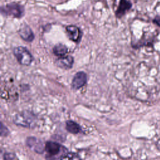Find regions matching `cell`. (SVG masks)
I'll return each instance as SVG.
<instances>
[{
  "mask_svg": "<svg viewBox=\"0 0 160 160\" xmlns=\"http://www.w3.org/2000/svg\"><path fill=\"white\" fill-rule=\"evenodd\" d=\"M1 12L5 16L20 19L24 16L25 9L24 6L21 4L16 2H11L1 6Z\"/></svg>",
  "mask_w": 160,
  "mask_h": 160,
  "instance_id": "1",
  "label": "cell"
},
{
  "mask_svg": "<svg viewBox=\"0 0 160 160\" xmlns=\"http://www.w3.org/2000/svg\"><path fill=\"white\" fill-rule=\"evenodd\" d=\"M37 118L36 116L29 111H24L16 115L13 119L14 122L19 126L33 128L36 123Z\"/></svg>",
  "mask_w": 160,
  "mask_h": 160,
  "instance_id": "2",
  "label": "cell"
},
{
  "mask_svg": "<svg viewBox=\"0 0 160 160\" xmlns=\"http://www.w3.org/2000/svg\"><path fill=\"white\" fill-rule=\"evenodd\" d=\"M12 52L17 61L21 65L29 66L33 61V56L26 47L16 46L14 48Z\"/></svg>",
  "mask_w": 160,
  "mask_h": 160,
  "instance_id": "3",
  "label": "cell"
},
{
  "mask_svg": "<svg viewBox=\"0 0 160 160\" xmlns=\"http://www.w3.org/2000/svg\"><path fill=\"white\" fill-rule=\"evenodd\" d=\"M65 31L68 39L76 43H79L82 37V31L77 26L70 24L65 27Z\"/></svg>",
  "mask_w": 160,
  "mask_h": 160,
  "instance_id": "4",
  "label": "cell"
},
{
  "mask_svg": "<svg viewBox=\"0 0 160 160\" xmlns=\"http://www.w3.org/2000/svg\"><path fill=\"white\" fill-rule=\"evenodd\" d=\"M18 32L21 38L28 42H32L35 38L32 29L26 22H23L21 24Z\"/></svg>",
  "mask_w": 160,
  "mask_h": 160,
  "instance_id": "5",
  "label": "cell"
},
{
  "mask_svg": "<svg viewBox=\"0 0 160 160\" xmlns=\"http://www.w3.org/2000/svg\"><path fill=\"white\" fill-rule=\"evenodd\" d=\"M132 6V2L129 0H119L118 8L115 11L116 18H122Z\"/></svg>",
  "mask_w": 160,
  "mask_h": 160,
  "instance_id": "6",
  "label": "cell"
},
{
  "mask_svg": "<svg viewBox=\"0 0 160 160\" xmlns=\"http://www.w3.org/2000/svg\"><path fill=\"white\" fill-rule=\"evenodd\" d=\"M87 80L86 74L83 71L78 72L74 76L72 81V87L74 89H78L83 86Z\"/></svg>",
  "mask_w": 160,
  "mask_h": 160,
  "instance_id": "7",
  "label": "cell"
},
{
  "mask_svg": "<svg viewBox=\"0 0 160 160\" xmlns=\"http://www.w3.org/2000/svg\"><path fill=\"white\" fill-rule=\"evenodd\" d=\"M56 64L63 69H70L74 64V58L72 56L67 55L62 57H59L56 61Z\"/></svg>",
  "mask_w": 160,
  "mask_h": 160,
  "instance_id": "8",
  "label": "cell"
},
{
  "mask_svg": "<svg viewBox=\"0 0 160 160\" xmlns=\"http://www.w3.org/2000/svg\"><path fill=\"white\" fill-rule=\"evenodd\" d=\"M26 143L30 148L38 153H42L44 151V148L42 143L36 138L29 137L26 139Z\"/></svg>",
  "mask_w": 160,
  "mask_h": 160,
  "instance_id": "9",
  "label": "cell"
},
{
  "mask_svg": "<svg viewBox=\"0 0 160 160\" xmlns=\"http://www.w3.org/2000/svg\"><path fill=\"white\" fill-rule=\"evenodd\" d=\"M61 149V146L55 142L48 141L45 145V150L51 156H56L58 155Z\"/></svg>",
  "mask_w": 160,
  "mask_h": 160,
  "instance_id": "10",
  "label": "cell"
},
{
  "mask_svg": "<svg viewBox=\"0 0 160 160\" xmlns=\"http://www.w3.org/2000/svg\"><path fill=\"white\" fill-rule=\"evenodd\" d=\"M68 51V47L62 43L56 44L52 48L53 54L59 58L66 56Z\"/></svg>",
  "mask_w": 160,
  "mask_h": 160,
  "instance_id": "11",
  "label": "cell"
},
{
  "mask_svg": "<svg viewBox=\"0 0 160 160\" xmlns=\"http://www.w3.org/2000/svg\"><path fill=\"white\" fill-rule=\"evenodd\" d=\"M66 129L73 134H77L80 131V126L78 123L72 121H68L66 123Z\"/></svg>",
  "mask_w": 160,
  "mask_h": 160,
  "instance_id": "12",
  "label": "cell"
},
{
  "mask_svg": "<svg viewBox=\"0 0 160 160\" xmlns=\"http://www.w3.org/2000/svg\"><path fill=\"white\" fill-rule=\"evenodd\" d=\"M61 160H81L79 157L74 153H68L61 158Z\"/></svg>",
  "mask_w": 160,
  "mask_h": 160,
  "instance_id": "13",
  "label": "cell"
},
{
  "mask_svg": "<svg viewBox=\"0 0 160 160\" xmlns=\"http://www.w3.org/2000/svg\"><path fill=\"white\" fill-rule=\"evenodd\" d=\"M14 158V154L11 152H6L4 154V160H13Z\"/></svg>",
  "mask_w": 160,
  "mask_h": 160,
  "instance_id": "14",
  "label": "cell"
},
{
  "mask_svg": "<svg viewBox=\"0 0 160 160\" xmlns=\"http://www.w3.org/2000/svg\"><path fill=\"white\" fill-rule=\"evenodd\" d=\"M152 22L160 28V16H156L152 20Z\"/></svg>",
  "mask_w": 160,
  "mask_h": 160,
  "instance_id": "15",
  "label": "cell"
},
{
  "mask_svg": "<svg viewBox=\"0 0 160 160\" xmlns=\"http://www.w3.org/2000/svg\"><path fill=\"white\" fill-rule=\"evenodd\" d=\"M4 131L8 134H9V131L8 130V129L6 128V127H4L2 124V123H1V136H6V134L4 132Z\"/></svg>",
  "mask_w": 160,
  "mask_h": 160,
  "instance_id": "16",
  "label": "cell"
}]
</instances>
